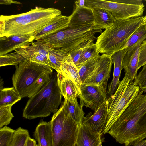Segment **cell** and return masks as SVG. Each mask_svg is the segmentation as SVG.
I'll return each mask as SVG.
<instances>
[{
	"label": "cell",
	"mask_w": 146,
	"mask_h": 146,
	"mask_svg": "<svg viewBox=\"0 0 146 146\" xmlns=\"http://www.w3.org/2000/svg\"><path fill=\"white\" fill-rule=\"evenodd\" d=\"M143 93L139 92L108 132L125 146H133L146 138V94Z\"/></svg>",
	"instance_id": "1"
},
{
	"label": "cell",
	"mask_w": 146,
	"mask_h": 146,
	"mask_svg": "<svg viewBox=\"0 0 146 146\" xmlns=\"http://www.w3.org/2000/svg\"><path fill=\"white\" fill-rule=\"evenodd\" d=\"M63 15L54 8L36 7L26 13L11 15H1L4 31L0 37L12 35L34 37L49 25L57 21Z\"/></svg>",
	"instance_id": "2"
},
{
	"label": "cell",
	"mask_w": 146,
	"mask_h": 146,
	"mask_svg": "<svg viewBox=\"0 0 146 146\" xmlns=\"http://www.w3.org/2000/svg\"><path fill=\"white\" fill-rule=\"evenodd\" d=\"M57 73L52 72L49 81L38 92L29 98L24 108L23 117L32 119L46 117L58 110L62 95L59 88Z\"/></svg>",
	"instance_id": "3"
},
{
	"label": "cell",
	"mask_w": 146,
	"mask_h": 146,
	"mask_svg": "<svg viewBox=\"0 0 146 146\" xmlns=\"http://www.w3.org/2000/svg\"><path fill=\"white\" fill-rule=\"evenodd\" d=\"M143 16L116 20L97 38L95 44L98 52L111 56L121 50L134 31L144 24Z\"/></svg>",
	"instance_id": "4"
},
{
	"label": "cell",
	"mask_w": 146,
	"mask_h": 146,
	"mask_svg": "<svg viewBox=\"0 0 146 146\" xmlns=\"http://www.w3.org/2000/svg\"><path fill=\"white\" fill-rule=\"evenodd\" d=\"M102 32L101 28L95 24L77 28H69L36 42L50 47L61 48L69 52L83 42L97 39L95 34Z\"/></svg>",
	"instance_id": "5"
},
{
	"label": "cell",
	"mask_w": 146,
	"mask_h": 146,
	"mask_svg": "<svg viewBox=\"0 0 146 146\" xmlns=\"http://www.w3.org/2000/svg\"><path fill=\"white\" fill-rule=\"evenodd\" d=\"M139 87L125 74L115 93L107 100V122L104 134L108 133L110 128L136 98Z\"/></svg>",
	"instance_id": "6"
},
{
	"label": "cell",
	"mask_w": 146,
	"mask_h": 146,
	"mask_svg": "<svg viewBox=\"0 0 146 146\" xmlns=\"http://www.w3.org/2000/svg\"><path fill=\"white\" fill-rule=\"evenodd\" d=\"M12 80L13 87L21 98L30 95L35 84L46 73H52L51 67L26 60L15 66Z\"/></svg>",
	"instance_id": "7"
},
{
	"label": "cell",
	"mask_w": 146,
	"mask_h": 146,
	"mask_svg": "<svg viewBox=\"0 0 146 146\" xmlns=\"http://www.w3.org/2000/svg\"><path fill=\"white\" fill-rule=\"evenodd\" d=\"M51 121L54 146H73L76 143L79 126L65 113L61 105Z\"/></svg>",
	"instance_id": "8"
},
{
	"label": "cell",
	"mask_w": 146,
	"mask_h": 146,
	"mask_svg": "<svg viewBox=\"0 0 146 146\" xmlns=\"http://www.w3.org/2000/svg\"><path fill=\"white\" fill-rule=\"evenodd\" d=\"M107 90L102 86L82 83L78 97L80 105L96 112L107 100Z\"/></svg>",
	"instance_id": "9"
},
{
	"label": "cell",
	"mask_w": 146,
	"mask_h": 146,
	"mask_svg": "<svg viewBox=\"0 0 146 146\" xmlns=\"http://www.w3.org/2000/svg\"><path fill=\"white\" fill-rule=\"evenodd\" d=\"M113 63L110 56L105 54L100 56L94 70L83 83L102 86L107 90Z\"/></svg>",
	"instance_id": "10"
},
{
	"label": "cell",
	"mask_w": 146,
	"mask_h": 146,
	"mask_svg": "<svg viewBox=\"0 0 146 146\" xmlns=\"http://www.w3.org/2000/svg\"><path fill=\"white\" fill-rule=\"evenodd\" d=\"M107 108L106 101L94 114L89 113L84 117L81 124L102 135L104 134L107 122Z\"/></svg>",
	"instance_id": "11"
},
{
	"label": "cell",
	"mask_w": 146,
	"mask_h": 146,
	"mask_svg": "<svg viewBox=\"0 0 146 146\" xmlns=\"http://www.w3.org/2000/svg\"><path fill=\"white\" fill-rule=\"evenodd\" d=\"M142 42H140L133 47L128 49L123 59L122 68L132 81H133L136 77L139 69V48Z\"/></svg>",
	"instance_id": "12"
},
{
	"label": "cell",
	"mask_w": 146,
	"mask_h": 146,
	"mask_svg": "<svg viewBox=\"0 0 146 146\" xmlns=\"http://www.w3.org/2000/svg\"><path fill=\"white\" fill-rule=\"evenodd\" d=\"M95 24L92 9L86 7H76L69 16L68 28H77Z\"/></svg>",
	"instance_id": "13"
},
{
	"label": "cell",
	"mask_w": 146,
	"mask_h": 146,
	"mask_svg": "<svg viewBox=\"0 0 146 146\" xmlns=\"http://www.w3.org/2000/svg\"><path fill=\"white\" fill-rule=\"evenodd\" d=\"M33 40L34 37L30 36L12 35L0 37V56L17 48L29 45Z\"/></svg>",
	"instance_id": "14"
},
{
	"label": "cell",
	"mask_w": 146,
	"mask_h": 146,
	"mask_svg": "<svg viewBox=\"0 0 146 146\" xmlns=\"http://www.w3.org/2000/svg\"><path fill=\"white\" fill-rule=\"evenodd\" d=\"M127 50V48L124 49L114 53L111 56L114 64V70L112 79L107 89V100L115 93L117 88L120 82L119 78L123 69V59Z\"/></svg>",
	"instance_id": "15"
},
{
	"label": "cell",
	"mask_w": 146,
	"mask_h": 146,
	"mask_svg": "<svg viewBox=\"0 0 146 146\" xmlns=\"http://www.w3.org/2000/svg\"><path fill=\"white\" fill-rule=\"evenodd\" d=\"M38 146H54L51 121L40 120L34 133Z\"/></svg>",
	"instance_id": "16"
},
{
	"label": "cell",
	"mask_w": 146,
	"mask_h": 146,
	"mask_svg": "<svg viewBox=\"0 0 146 146\" xmlns=\"http://www.w3.org/2000/svg\"><path fill=\"white\" fill-rule=\"evenodd\" d=\"M101 136L81 124L79 126L76 143L77 146H99Z\"/></svg>",
	"instance_id": "17"
},
{
	"label": "cell",
	"mask_w": 146,
	"mask_h": 146,
	"mask_svg": "<svg viewBox=\"0 0 146 146\" xmlns=\"http://www.w3.org/2000/svg\"><path fill=\"white\" fill-rule=\"evenodd\" d=\"M57 75L59 86L64 99L68 101L78 98L80 88L76 84L60 73H57Z\"/></svg>",
	"instance_id": "18"
},
{
	"label": "cell",
	"mask_w": 146,
	"mask_h": 146,
	"mask_svg": "<svg viewBox=\"0 0 146 146\" xmlns=\"http://www.w3.org/2000/svg\"><path fill=\"white\" fill-rule=\"evenodd\" d=\"M61 106L64 112L80 126L84 117L83 107L79 104L77 98L66 100L64 99Z\"/></svg>",
	"instance_id": "19"
},
{
	"label": "cell",
	"mask_w": 146,
	"mask_h": 146,
	"mask_svg": "<svg viewBox=\"0 0 146 146\" xmlns=\"http://www.w3.org/2000/svg\"><path fill=\"white\" fill-rule=\"evenodd\" d=\"M69 16L62 15L57 21L45 27L34 37V40H38L53 35L68 27Z\"/></svg>",
	"instance_id": "20"
},
{
	"label": "cell",
	"mask_w": 146,
	"mask_h": 146,
	"mask_svg": "<svg viewBox=\"0 0 146 146\" xmlns=\"http://www.w3.org/2000/svg\"><path fill=\"white\" fill-rule=\"evenodd\" d=\"M92 9L95 24L101 29H106L111 27L116 21L111 13L108 10L99 8Z\"/></svg>",
	"instance_id": "21"
},
{
	"label": "cell",
	"mask_w": 146,
	"mask_h": 146,
	"mask_svg": "<svg viewBox=\"0 0 146 146\" xmlns=\"http://www.w3.org/2000/svg\"><path fill=\"white\" fill-rule=\"evenodd\" d=\"M57 73L72 80L79 88L82 84L78 68L68 57L61 66L60 72Z\"/></svg>",
	"instance_id": "22"
},
{
	"label": "cell",
	"mask_w": 146,
	"mask_h": 146,
	"mask_svg": "<svg viewBox=\"0 0 146 146\" xmlns=\"http://www.w3.org/2000/svg\"><path fill=\"white\" fill-rule=\"evenodd\" d=\"M48 54L50 67L57 72H59L61 66L67 58L69 52L61 48L49 47Z\"/></svg>",
	"instance_id": "23"
},
{
	"label": "cell",
	"mask_w": 146,
	"mask_h": 146,
	"mask_svg": "<svg viewBox=\"0 0 146 146\" xmlns=\"http://www.w3.org/2000/svg\"><path fill=\"white\" fill-rule=\"evenodd\" d=\"M21 98L13 86L0 89V106L13 105Z\"/></svg>",
	"instance_id": "24"
},
{
	"label": "cell",
	"mask_w": 146,
	"mask_h": 146,
	"mask_svg": "<svg viewBox=\"0 0 146 146\" xmlns=\"http://www.w3.org/2000/svg\"><path fill=\"white\" fill-rule=\"evenodd\" d=\"M100 56H99L88 60L78 68L82 83L84 82L94 70Z\"/></svg>",
	"instance_id": "25"
},
{
	"label": "cell",
	"mask_w": 146,
	"mask_h": 146,
	"mask_svg": "<svg viewBox=\"0 0 146 146\" xmlns=\"http://www.w3.org/2000/svg\"><path fill=\"white\" fill-rule=\"evenodd\" d=\"M146 39V25L143 24L139 27L133 33L121 50L129 48L140 42Z\"/></svg>",
	"instance_id": "26"
},
{
	"label": "cell",
	"mask_w": 146,
	"mask_h": 146,
	"mask_svg": "<svg viewBox=\"0 0 146 146\" xmlns=\"http://www.w3.org/2000/svg\"><path fill=\"white\" fill-rule=\"evenodd\" d=\"M26 60L22 55L17 52L9 53L0 56V66H17Z\"/></svg>",
	"instance_id": "27"
},
{
	"label": "cell",
	"mask_w": 146,
	"mask_h": 146,
	"mask_svg": "<svg viewBox=\"0 0 146 146\" xmlns=\"http://www.w3.org/2000/svg\"><path fill=\"white\" fill-rule=\"evenodd\" d=\"M30 137L28 131L21 127L15 130L12 146H26Z\"/></svg>",
	"instance_id": "28"
},
{
	"label": "cell",
	"mask_w": 146,
	"mask_h": 146,
	"mask_svg": "<svg viewBox=\"0 0 146 146\" xmlns=\"http://www.w3.org/2000/svg\"><path fill=\"white\" fill-rule=\"evenodd\" d=\"M94 40H90L83 42L69 52L68 57L71 59L76 66L85 49L94 43Z\"/></svg>",
	"instance_id": "29"
},
{
	"label": "cell",
	"mask_w": 146,
	"mask_h": 146,
	"mask_svg": "<svg viewBox=\"0 0 146 146\" xmlns=\"http://www.w3.org/2000/svg\"><path fill=\"white\" fill-rule=\"evenodd\" d=\"M15 130L7 126L0 128V146H12Z\"/></svg>",
	"instance_id": "30"
},
{
	"label": "cell",
	"mask_w": 146,
	"mask_h": 146,
	"mask_svg": "<svg viewBox=\"0 0 146 146\" xmlns=\"http://www.w3.org/2000/svg\"><path fill=\"white\" fill-rule=\"evenodd\" d=\"M13 105L0 106V128L9 124L14 117L11 111Z\"/></svg>",
	"instance_id": "31"
},
{
	"label": "cell",
	"mask_w": 146,
	"mask_h": 146,
	"mask_svg": "<svg viewBox=\"0 0 146 146\" xmlns=\"http://www.w3.org/2000/svg\"><path fill=\"white\" fill-rule=\"evenodd\" d=\"M100 56L95 44L92 43L84 50L80 57L77 66L79 67L88 60Z\"/></svg>",
	"instance_id": "32"
},
{
	"label": "cell",
	"mask_w": 146,
	"mask_h": 146,
	"mask_svg": "<svg viewBox=\"0 0 146 146\" xmlns=\"http://www.w3.org/2000/svg\"><path fill=\"white\" fill-rule=\"evenodd\" d=\"M146 64V39L140 44L139 48V59L138 68Z\"/></svg>",
	"instance_id": "33"
},
{
	"label": "cell",
	"mask_w": 146,
	"mask_h": 146,
	"mask_svg": "<svg viewBox=\"0 0 146 146\" xmlns=\"http://www.w3.org/2000/svg\"><path fill=\"white\" fill-rule=\"evenodd\" d=\"M27 60L50 67L48 60L38 52H35L32 54L28 57Z\"/></svg>",
	"instance_id": "34"
},
{
	"label": "cell",
	"mask_w": 146,
	"mask_h": 146,
	"mask_svg": "<svg viewBox=\"0 0 146 146\" xmlns=\"http://www.w3.org/2000/svg\"><path fill=\"white\" fill-rule=\"evenodd\" d=\"M146 80V64L143 66L141 70L139 73L134 82L139 87Z\"/></svg>",
	"instance_id": "35"
},
{
	"label": "cell",
	"mask_w": 146,
	"mask_h": 146,
	"mask_svg": "<svg viewBox=\"0 0 146 146\" xmlns=\"http://www.w3.org/2000/svg\"><path fill=\"white\" fill-rule=\"evenodd\" d=\"M12 4H21L20 2L12 0H0V4L5 5H10Z\"/></svg>",
	"instance_id": "36"
},
{
	"label": "cell",
	"mask_w": 146,
	"mask_h": 146,
	"mask_svg": "<svg viewBox=\"0 0 146 146\" xmlns=\"http://www.w3.org/2000/svg\"><path fill=\"white\" fill-rule=\"evenodd\" d=\"M36 141L29 137L27 141L26 146H36Z\"/></svg>",
	"instance_id": "37"
},
{
	"label": "cell",
	"mask_w": 146,
	"mask_h": 146,
	"mask_svg": "<svg viewBox=\"0 0 146 146\" xmlns=\"http://www.w3.org/2000/svg\"><path fill=\"white\" fill-rule=\"evenodd\" d=\"M85 0H79L76 1H74V3L76 7H85Z\"/></svg>",
	"instance_id": "38"
},
{
	"label": "cell",
	"mask_w": 146,
	"mask_h": 146,
	"mask_svg": "<svg viewBox=\"0 0 146 146\" xmlns=\"http://www.w3.org/2000/svg\"><path fill=\"white\" fill-rule=\"evenodd\" d=\"M139 88L140 92L143 93L146 92V80L139 86Z\"/></svg>",
	"instance_id": "39"
},
{
	"label": "cell",
	"mask_w": 146,
	"mask_h": 146,
	"mask_svg": "<svg viewBox=\"0 0 146 146\" xmlns=\"http://www.w3.org/2000/svg\"><path fill=\"white\" fill-rule=\"evenodd\" d=\"M145 142H146V139L139 142L133 146H142Z\"/></svg>",
	"instance_id": "40"
},
{
	"label": "cell",
	"mask_w": 146,
	"mask_h": 146,
	"mask_svg": "<svg viewBox=\"0 0 146 146\" xmlns=\"http://www.w3.org/2000/svg\"><path fill=\"white\" fill-rule=\"evenodd\" d=\"M0 89L3 88V79L1 78L0 79Z\"/></svg>",
	"instance_id": "41"
},
{
	"label": "cell",
	"mask_w": 146,
	"mask_h": 146,
	"mask_svg": "<svg viewBox=\"0 0 146 146\" xmlns=\"http://www.w3.org/2000/svg\"><path fill=\"white\" fill-rule=\"evenodd\" d=\"M143 20L144 24L146 25V15L144 16H143Z\"/></svg>",
	"instance_id": "42"
},
{
	"label": "cell",
	"mask_w": 146,
	"mask_h": 146,
	"mask_svg": "<svg viewBox=\"0 0 146 146\" xmlns=\"http://www.w3.org/2000/svg\"><path fill=\"white\" fill-rule=\"evenodd\" d=\"M99 146H102V141L101 140L99 143Z\"/></svg>",
	"instance_id": "43"
},
{
	"label": "cell",
	"mask_w": 146,
	"mask_h": 146,
	"mask_svg": "<svg viewBox=\"0 0 146 146\" xmlns=\"http://www.w3.org/2000/svg\"><path fill=\"white\" fill-rule=\"evenodd\" d=\"M142 146H146V142H145Z\"/></svg>",
	"instance_id": "44"
},
{
	"label": "cell",
	"mask_w": 146,
	"mask_h": 146,
	"mask_svg": "<svg viewBox=\"0 0 146 146\" xmlns=\"http://www.w3.org/2000/svg\"><path fill=\"white\" fill-rule=\"evenodd\" d=\"M73 146H77L76 143Z\"/></svg>",
	"instance_id": "45"
},
{
	"label": "cell",
	"mask_w": 146,
	"mask_h": 146,
	"mask_svg": "<svg viewBox=\"0 0 146 146\" xmlns=\"http://www.w3.org/2000/svg\"><path fill=\"white\" fill-rule=\"evenodd\" d=\"M36 146H38V144H36Z\"/></svg>",
	"instance_id": "46"
},
{
	"label": "cell",
	"mask_w": 146,
	"mask_h": 146,
	"mask_svg": "<svg viewBox=\"0 0 146 146\" xmlns=\"http://www.w3.org/2000/svg\"><path fill=\"white\" fill-rule=\"evenodd\" d=\"M145 1H146V0Z\"/></svg>",
	"instance_id": "47"
}]
</instances>
